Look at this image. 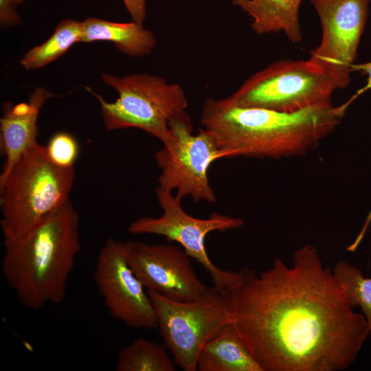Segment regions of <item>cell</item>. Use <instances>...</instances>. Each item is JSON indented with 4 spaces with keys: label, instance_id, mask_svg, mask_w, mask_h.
<instances>
[{
    "label": "cell",
    "instance_id": "6da1fadb",
    "mask_svg": "<svg viewBox=\"0 0 371 371\" xmlns=\"http://www.w3.org/2000/svg\"><path fill=\"white\" fill-rule=\"evenodd\" d=\"M238 273L221 295L262 371H341L355 362L368 324L314 246L297 249L291 267L276 258L259 273L248 267Z\"/></svg>",
    "mask_w": 371,
    "mask_h": 371
},
{
    "label": "cell",
    "instance_id": "7a4b0ae2",
    "mask_svg": "<svg viewBox=\"0 0 371 371\" xmlns=\"http://www.w3.org/2000/svg\"><path fill=\"white\" fill-rule=\"evenodd\" d=\"M355 99L352 96L339 106L330 102L283 113L241 106L229 97L208 98L200 123L231 158L297 156L333 133Z\"/></svg>",
    "mask_w": 371,
    "mask_h": 371
},
{
    "label": "cell",
    "instance_id": "3957f363",
    "mask_svg": "<svg viewBox=\"0 0 371 371\" xmlns=\"http://www.w3.org/2000/svg\"><path fill=\"white\" fill-rule=\"evenodd\" d=\"M3 246L2 275L19 302L30 309L60 304L81 249L79 214L69 199Z\"/></svg>",
    "mask_w": 371,
    "mask_h": 371
},
{
    "label": "cell",
    "instance_id": "277c9868",
    "mask_svg": "<svg viewBox=\"0 0 371 371\" xmlns=\"http://www.w3.org/2000/svg\"><path fill=\"white\" fill-rule=\"evenodd\" d=\"M74 177V168L55 164L45 146L29 148L0 184L3 239L25 234L69 200Z\"/></svg>",
    "mask_w": 371,
    "mask_h": 371
},
{
    "label": "cell",
    "instance_id": "5b68a950",
    "mask_svg": "<svg viewBox=\"0 0 371 371\" xmlns=\"http://www.w3.org/2000/svg\"><path fill=\"white\" fill-rule=\"evenodd\" d=\"M102 79L118 93L114 102H107L90 88L86 89L98 100L106 130L136 128L162 144L169 139V121L186 111L188 105L179 85L147 74L124 76L102 74Z\"/></svg>",
    "mask_w": 371,
    "mask_h": 371
},
{
    "label": "cell",
    "instance_id": "8992f818",
    "mask_svg": "<svg viewBox=\"0 0 371 371\" xmlns=\"http://www.w3.org/2000/svg\"><path fill=\"white\" fill-rule=\"evenodd\" d=\"M170 138L155 155L161 172L158 187L172 192L182 199L190 196L195 203L216 201V196L209 183L208 170L216 160L231 158L229 153L220 148L210 134L201 128L192 133L190 115L184 111L168 123Z\"/></svg>",
    "mask_w": 371,
    "mask_h": 371
},
{
    "label": "cell",
    "instance_id": "52a82bcc",
    "mask_svg": "<svg viewBox=\"0 0 371 371\" xmlns=\"http://www.w3.org/2000/svg\"><path fill=\"white\" fill-rule=\"evenodd\" d=\"M337 87L309 60H280L247 78L230 99L245 107L293 113L330 103Z\"/></svg>",
    "mask_w": 371,
    "mask_h": 371
},
{
    "label": "cell",
    "instance_id": "ba28073f",
    "mask_svg": "<svg viewBox=\"0 0 371 371\" xmlns=\"http://www.w3.org/2000/svg\"><path fill=\"white\" fill-rule=\"evenodd\" d=\"M153 304L164 344L185 371L197 370L204 345L229 323L221 293L214 287L188 302L148 291Z\"/></svg>",
    "mask_w": 371,
    "mask_h": 371
},
{
    "label": "cell",
    "instance_id": "9c48e42d",
    "mask_svg": "<svg viewBox=\"0 0 371 371\" xmlns=\"http://www.w3.org/2000/svg\"><path fill=\"white\" fill-rule=\"evenodd\" d=\"M155 194L163 213L159 217L144 216L133 221L128 232L133 234H155L179 244L186 253L196 260L210 275L214 288L223 292L234 286L238 280V271L217 267L210 260L205 240L212 232H226L241 227L244 221L213 212L207 218H198L183 209L181 199L157 186Z\"/></svg>",
    "mask_w": 371,
    "mask_h": 371
},
{
    "label": "cell",
    "instance_id": "30bf717a",
    "mask_svg": "<svg viewBox=\"0 0 371 371\" xmlns=\"http://www.w3.org/2000/svg\"><path fill=\"white\" fill-rule=\"evenodd\" d=\"M322 26L320 43L310 52L309 60L327 74L337 89L350 81L368 18L371 0H309Z\"/></svg>",
    "mask_w": 371,
    "mask_h": 371
},
{
    "label": "cell",
    "instance_id": "8fae6325",
    "mask_svg": "<svg viewBox=\"0 0 371 371\" xmlns=\"http://www.w3.org/2000/svg\"><path fill=\"white\" fill-rule=\"evenodd\" d=\"M93 280L112 317L133 328H158L148 291L128 264L126 242H105L97 257Z\"/></svg>",
    "mask_w": 371,
    "mask_h": 371
},
{
    "label": "cell",
    "instance_id": "7c38bea8",
    "mask_svg": "<svg viewBox=\"0 0 371 371\" xmlns=\"http://www.w3.org/2000/svg\"><path fill=\"white\" fill-rule=\"evenodd\" d=\"M128 262L147 291L188 302L203 296L210 288L196 274L182 247L126 241Z\"/></svg>",
    "mask_w": 371,
    "mask_h": 371
},
{
    "label": "cell",
    "instance_id": "4fadbf2b",
    "mask_svg": "<svg viewBox=\"0 0 371 371\" xmlns=\"http://www.w3.org/2000/svg\"><path fill=\"white\" fill-rule=\"evenodd\" d=\"M54 94L43 87L36 88L27 102L8 104L0 119V149L5 162L0 184L8 177L20 157L38 143L37 121L45 102Z\"/></svg>",
    "mask_w": 371,
    "mask_h": 371
},
{
    "label": "cell",
    "instance_id": "5bb4252c",
    "mask_svg": "<svg viewBox=\"0 0 371 371\" xmlns=\"http://www.w3.org/2000/svg\"><path fill=\"white\" fill-rule=\"evenodd\" d=\"M199 371H262L236 328L230 322L201 349Z\"/></svg>",
    "mask_w": 371,
    "mask_h": 371
},
{
    "label": "cell",
    "instance_id": "9a60e30c",
    "mask_svg": "<svg viewBox=\"0 0 371 371\" xmlns=\"http://www.w3.org/2000/svg\"><path fill=\"white\" fill-rule=\"evenodd\" d=\"M251 19L258 34L282 32L293 43L302 40L299 9L302 0H230Z\"/></svg>",
    "mask_w": 371,
    "mask_h": 371
},
{
    "label": "cell",
    "instance_id": "2e32d148",
    "mask_svg": "<svg viewBox=\"0 0 371 371\" xmlns=\"http://www.w3.org/2000/svg\"><path fill=\"white\" fill-rule=\"evenodd\" d=\"M82 23L81 42H111L122 53L133 57L151 53L157 44L154 34L133 21L117 23L90 17Z\"/></svg>",
    "mask_w": 371,
    "mask_h": 371
},
{
    "label": "cell",
    "instance_id": "e0dca14e",
    "mask_svg": "<svg viewBox=\"0 0 371 371\" xmlns=\"http://www.w3.org/2000/svg\"><path fill=\"white\" fill-rule=\"evenodd\" d=\"M82 36V22L63 20L48 39L23 55L20 63L25 69L42 68L65 54L73 45L81 42Z\"/></svg>",
    "mask_w": 371,
    "mask_h": 371
},
{
    "label": "cell",
    "instance_id": "ac0fdd59",
    "mask_svg": "<svg viewBox=\"0 0 371 371\" xmlns=\"http://www.w3.org/2000/svg\"><path fill=\"white\" fill-rule=\"evenodd\" d=\"M117 371H174V363L164 344L143 338L123 348L117 357Z\"/></svg>",
    "mask_w": 371,
    "mask_h": 371
},
{
    "label": "cell",
    "instance_id": "d6986e66",
    "mask_svg": "<svg viewBox=\"0 0 371 371\" xmlns=\"http://www.w3.org/2000/svg\"><path fill=\"white\" fill-rule=\"evenodd\" d=\"M333 271L350 305L361 308L371 335V278L365 277L359 268L344 260L335 265Z\"/></svg>",
    "mask_w": 371,
    "mask_h": 371
},
{
    "label": "cell",
    "instance_id": "ffe728a7",
    "mask_svg": "<svg viewBox=\"0 0 371 371\" xmlns=\"http://www.w3.org/2000/svg\"><path fill=\"white\" fill-rule=\"evenodd\" d=\"M49 159L63 168H74L79 155V144L76 137L66 131L54 134L45 146Z\"/></svg>",
    "mask_w": 371,
    "mask_h": 371
},
{
    "label": "cell",
    "instance_id": "44dd1931",
    "mask_svg": "<svg viewBox=\"0 0 371 371\" xmlns=\"http://www.w3.org/2000/svg\"><path fill=\"white\" fill-rule=\"evenodd\" d=\"M14 0H0V21L3 26L18 25L21 19L15 9Z\"/></svg>",
    "mask_w": 371,
    "mask_h": 371
},
{
    "label": "cell",
    "instance_id": "7402d4cb",
    "mask_svg": "<svg viewBox=\"0 0 371 371\" xmlns=\"http://www.w3.org/2000/svg\"><path fill=\"white\" fill-rule=\"evenodd\" d=\"M132 21L143 24L146 16V0H122Z\"/></svg>",
    "mask_w": 371,
    "mask_h": 371
},
{
    "label": "cell",
    "instance_id": "603a6c76",
    "mask_svg": "<svg viewBox=\"0 0 371 371\" xmlns=\"http://www.w3.org/2000/svg\"><path fill=\"white\" fill-rule=\"evenodd\" d=\"M351 71H359L361 74L368 76L367 83L357 92L355 94L357 97L366 91L371 90V61L359 64L354 63L351 67Z\"/></svg>",
    "mask_w": 371,
    "mask_h": 371
},
{
    "label": "cell",
    "instance_id": "cb8c5ba5",
    "mask_svg": "<svg viewBox=\"0 0 371 371\" xmlns=\"http://www.w3.org/2000/svg\"><path fill=\"white\" fill-rule=\"evenodd\" d=\"M24 0H14V2L16 3V5L19 4V3H21V2H23Z\"/></svg>",
    "mask_w": 371,
    "mask_h": 371
}]
</instances>
